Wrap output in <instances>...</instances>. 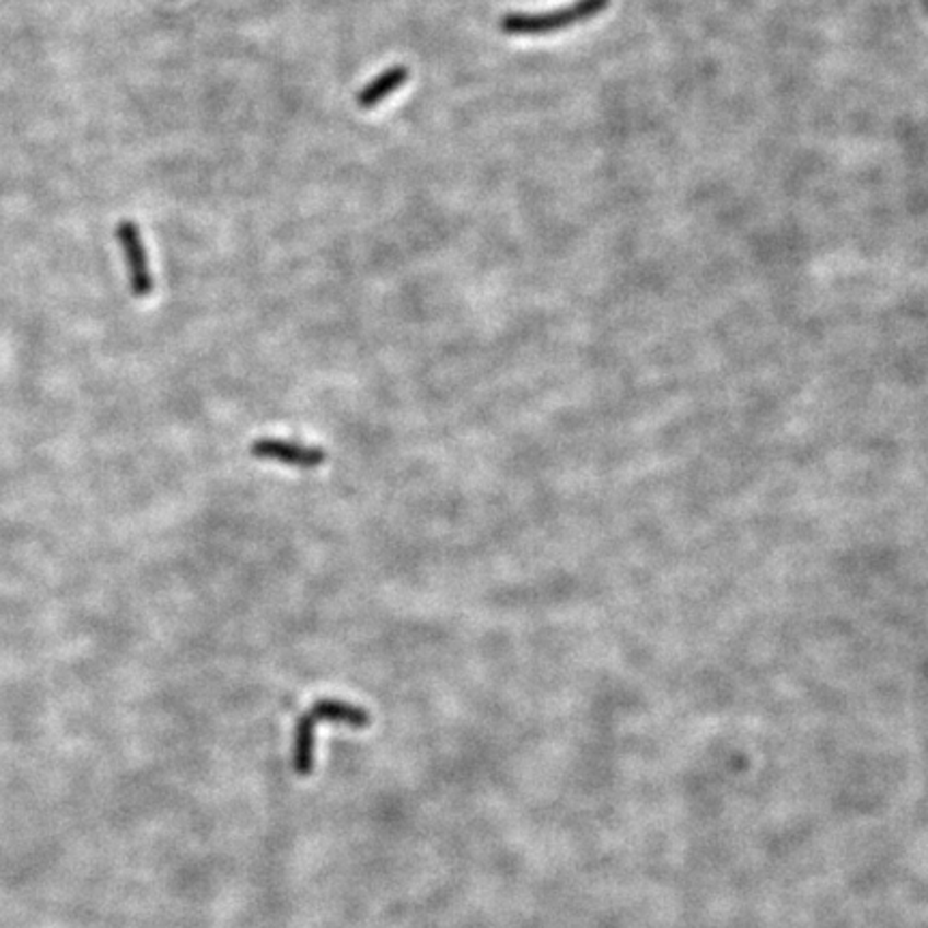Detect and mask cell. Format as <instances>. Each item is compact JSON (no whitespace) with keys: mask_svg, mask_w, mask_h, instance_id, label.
<instances>
[{"mask_svg":"<svg viewBox=\"0 0 928 928\" xmlns=\"http://www.w3.org/2000/svg\"><path fill=\"white\" fill-rule=\"evenodd\" d=\"M410 78V71L406 65H392L383 73H379L374 80H370L355 97V104L361 111H372L381 102H385L390 95L401 91Z\"/></svg>","mask_w":928,"mask_h":928,"instance_id":"5","label":"cell"},{"mask_svg":"<svg viewBox=\"0 0 928 928\" xmlns=\"http://www.w3.org/2000/svg\"><path fill=\"white\" fill-rule=\"evenodd\" d=\"M250 454L260 461H276L297 468H318L327 461L321 448L289 439H258L250 445Z\"/></svg>","mask_w":928,"mask_h":928,"instance_id":"4","label":"cell"},{"mask_svg":"<svg viewBox=\"0 0 928 928\" xmlns=\"http://www.w3.org/2000/svg\"><path fill=\"white\" fill-rule=\"evenodd\" d=\"M611 7V0H575L572 4L537 11V13H506L499 22V28L512 37H542L575 28L584 22H591Z\"/></svg>","mask_w":928,"mask_h":928,"instance_id":"2","label":"cell"},{"mask_svg":"<svg viewBox=\"0 0 928 928\" xmlns=\"http://www.w3.org/2000/svg\"><path fill=\"white\" fill-rule=\"evenodd\" d=\"M116 239L125 256L127 274H129V287L136 297H149L153 292V276L147 260V250L142 243L140 229L131 220H123L116 227Z\"/></svg>","mask_w":928,"mask_h":928,"instance_id":"3","label":"cell"},{"mask_svg":"<svg viewBox=\"0 0 928 928\" xmlns=\"http://www.w3.org/2000/svg\"><path fill=\"white\" fill-rule=\"evenodd\" d=\"M321 722L343 724L350 729H368L372 718L370 711L340 698H321L316 700L299 720L292 735V769L297 776L305 778L314 769V749H316V727Z\"/></svg>","mask_w":928,"mask_h":928,"instance_id":"1","label":"cell"}]
</instances>
